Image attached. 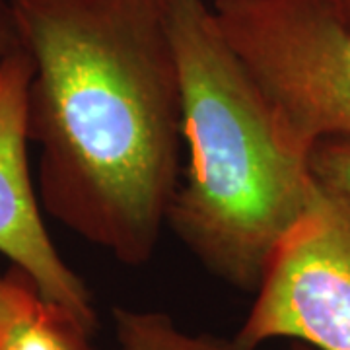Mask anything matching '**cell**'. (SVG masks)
Instances as JSON below:
<instances>
[{
  "label": "cell",
  "instance_id": "obj_1",
  "mask_svg": "<svg viewBox=\"0 0 350 350\" xmlns=\"http://www.w3.org/2000/svg\"><path fill=\"white\" fill-rule=\"evenodd\" d=\"M12 10L33 63L41 206L121 265H146L183 158L170 0H12Z\"/></svg>",
  "mask_w": 350,
  "mask_h": 350
},
{
  "label": "cell",
  "instance_id": "obj_2",
  "mask_svg": "<svg viewBox=\"0 0 350 350\" xmlns=\"http://www.w3.org/2000/svg\"><path fill=\"white\" fill-rule=\"evenodd\" d=\"M187 165L167 226L214 276L255 292L278 243L317 197L310 160L278 138L211 0H170Z\"/></svg>",
  "mask_w": 350,
  "mask_h": 350
},
{
  "label": "cell",
  "instance_id": "obj_3",
  "mask_svg": "<svg viewBox=\"0 0 350 350\" xmlns=\"http://www.w3.org/2000/svg\"><path fill=\"white\" fill-rule=\"evenodd\" d=\"M211 4L288 150L312 160L319 142L350 140V27L329 0Z\"/></svg>",
  "mask_w": 350,
  "mask_h": 350
},
{
  "label": "cell",
  "instance_id": "obj_4",
  "mask_svg": "<svg viewBox=\"0 0 350 350\" xmlns=\"http://www.w3.org/2000/svg\"><path fill=\"white\" fill-rule=\"evenodd\" d=\"M238 331L257 349L292 338L350 350V200L319 183L317 197L278 243Z\"/></svg>",
  "mask_w": 350,
  "mask_h": 350
},
{
  "label": "cell",
  "instance_id": "obj_5",
  "mask_svg": "<svg viewBox=\"0 0 350 350\" xmlns=\"http://www.w3.org/2000/svg\"><path fill=\"white\" fill-rule=\"evenodd\" d=\"M33 63L22 47L0 64V255L24 273L45 300L96 329L94 298L64 261L43 222L27 160V94Z\"/></svg>",
  "mask_w": 350,
  "mask_h": 350
},
{
  "label": "cell",
  "instance_id": "obj_6",
  "mask_svg": "<svg viewBox=\"0 0 350 350\" xmlns=\"http://www.w3.org/2000/svg\"><path fill=\"white\" fill-rule=\"evenodd\" d=\"M10 306L0 335V350H96L75 313L45 300L33 282L10 269Z\"/></svg>",
  "mask_w": 350,
  "mask_h": 350
},
{
  "label": "cell",
  "instance_id": "obj_7",
  "mask_svg": "<svg viewBox=\"0 0 350 350\" xmlns=\"http://www.w3.org/2000/svg\"><path fill=\"white\" fill-rule=\"evenodd\" d=\"M113 323L121 350H257L236 337L187 333L162 312L115 308Z\"/></svg>",
  "mask_w": 350,
  "mask_h": 350
},
{
  "label": "cell",
  "instance_id": "obj_8",
  "mask_svg": "<svg viewBox=\"0 0 350 350\" xmlns=\"http://www.w3.org/2000/svg\"><path fill=\"white\" fill-rule=\"evenodd\" d=\"M312 172L323 187L350 200V140L329 138L312 152Z\"/></svg>",
  "mask_w": 350,
  "mask_h": 350
},
{
  "label": "cell",
  "instance_id": "obj_9",
  "mask_svg": "<svg viewBox=\"0 0 350 350\" xmlns=\"http://www.w3.org/2000/svg\"><path fill=\"white\" fill-rule=\"evenodd\" d=\"M22 49V39L16 25L12 0H0V64Z\"/></svg>",
  "mask_w": 350,
  "mask_h": 350
},
{
  "label": "cell",
  "instance_id": "obj_10",
  "mask_svg": "<svg viewBox=\"0 0 350 350\" xmlns=\"http://www.w3.org/2000/svg\"><path fill=\"white\" fill-rule=\"evenodd\" d=\"M337 16L350 27V0H329Z\"/></svg>",
  "mask_w": 350,
  "mask_h": 350
},
{
  "label": "cell",
  "instance_id": "obj_11",
  "mask_svg": "<svg viewBox=\"0 0 350 350\" xmlns=\"http://www.w3.org/2000/svg\"><path fill=\"white\" fill-rule=\"evenodd\" d=\"M292 350H308V349H306V347H301V345H298V347H294Z\"/></svg>",
  "mask_w": 350,
  "mask_h": 350
},
{
  "label": "cell",
  "instance_id": "obj_12",
  "mask_svg": "<svg viewBox=\"0 0 350 350\" xmlns=\"http://www.w3.org/2000/svg\"><path fill=\"white\" fill-rule=\"evenodd\" d=\"M211 2H213V0H211Z\"/></svg>",
  "mask_w": 350,
  "mask_h": 350
}]
</instances>
